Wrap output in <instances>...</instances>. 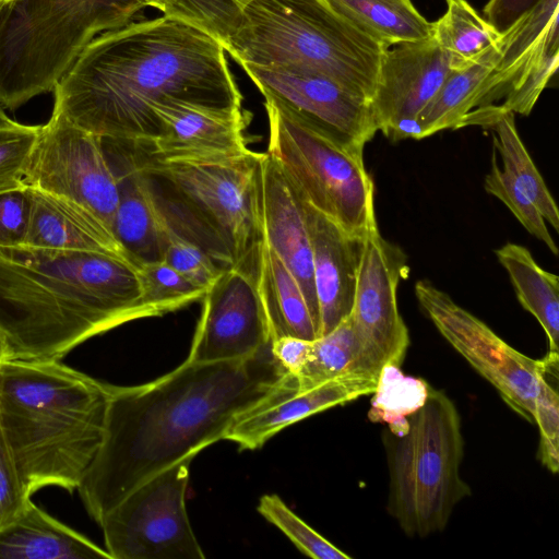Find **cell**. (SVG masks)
Here are the masks:
<instances>
[{"mask_svg": "<svg viewBox=\"0 0 559 559\" xmlns=\"http://www.w3.org/2000/svg\"><path fill=\"white\" fill-rule=\"evenodd\" d=\"M202 311L187 360L242 359L271 344L266 313L257 285V269L222 272L203 296Z\"/></svg>", "mask_w": 559, "mask_h": 559, "instance_id": "obj_15", "label": "cell"}, {"mask_svg": "<svg viewBox=\"0 0 559 559\" xmlns=\"http://www.w3.org/2000/svg\"><path fill=\"white\" fill-rule=\"evenodd\" d=\"M139 168L168 225L223 270L258 267L263 242L264 153L211 158H160L144 151Z\"/></svg>", "mask_w": 559, "mask_h": 559, "instance_id": "obj_5", "label": "cell"}, {"mask_svg": "<svg viewBox=\"0 0 559 559\" xmlns=\"http://www.w3.org/2000/svg\"><path fill=\"white\" fill-rule=\"evenodd\" d=\"M288 376L270 344L242 359H186L145 384H108L103 440L78 487L90 516L99 524L145 479L224 439L239 416L277 392Z\"/></svg>", "mask_w": 559, "mask_h": 559, "instance_id": "obj_1", "label": "cell"}, {"mask_svg": "<svg viewBox=\"0 0 559 559\" xmlns=\"http://www.w3.org/2000/svg\"><path fill=\"white\" fill-rule=\"evenodd\" d=\"M160 123L158 138L147 152L160 158H211L231 156L247 148L241 110H219L179 100L154 108Z\"/></svg>", "mask_w": 559, "mask_h": 559, "instance_id": "obj_19", "label": "cell"}, {"mask_svg": "<svg viewBox=\"0 0 559 559\" xmlns=\"http://www.w3.org/2000/svg\"><path fill=\"white\" fill-rule=\"evenodd\" d=\"M257 509L305 555L314 559L350 558L295 514L277 495L262 496Z\"/></svg>", "mask_w": 559, "mask_h": 559, "instance_id": "obj_35", "label": "cell"}, {"mask_svg": "<svg viewBox=\"0 0 559 559\" xmlns=\"http://www.w3.org/2000/svg\"><path fill=\"white\" fill-rule=\"evenodd\" d=\"M186 457L138 485L99 522L111 559H203L191 527Z\"/></svg>", "mask_w": 559, "mask_h": 559, "instance_id": "obj_10", "label": "cell"}, {"mask_svg": "<svg viewBox=\"0 0 559 559\" xmlns=\"http://www.w3.org/2000/svg\"><path fill=\"white\" fill-rule=\"evenodd\" d=\"M472 124L488 127L495 132L493 146L500 153L503 170L512 176L536 204L545 221L558 231L557 204L518 133L514 114L500 111L495 105L478 107L464 118L460 127Z\"/></svg>", "mask_w": 559, "mask_h": 559, "instance_id": "obj_26", "label": "cell"}, {"mask_svg": "<svg viewBox=\"0 0 559 559\" xmlns=\"http://www.w3.org/2000/svg\"><path fill=\"white\" fill-rule=\"evenodd\" d=\"M347 373L374 377L362 364L349 316L332 331L312 341L309 358L295 378L298 390H306Z\"/></svg>", "mask_w": 559, "mask_h": 559, "instance_id": "obj_31", "label": "cell"}, {"mask_svg": "<svg viewBox=\"0 0 559 559\" xmlns=\"http://www.w3.org/2000/svg\"><path fill=\"white\" fill-rule=\"evenodd\" d=\"M28 215L27 187L0 193V247L23 246Z\"/></svg>", "mask_w": 559, "mask_h": 559, "instance_id": "obj_42", "label": "cell"}, {"mask_svg": "<svg viewBox=\"0 0 559 559\" xmlns=\"http://www.w3.org/2000/svg\"><path fill=\"white\" fill-rule=\"evenodd\" d=\"M378 378L347 373L316 386L298 390L297 380L289 376L265 402L239 416L224 439L241 450L260 449L267 440L288 426L307 417L343 405L376 391Z\"/></svg>", "mask_w": 559, "mask_h": 559, "instance_id": "obj_17", "label": "cell"}, {"mask_svg": "<svg viewBox=\"0 0 559 559\" xmlns=\"http://www.w3.org/2000/svg\"><path fill=\"white\" fill-rule=\"evenodd\" d=\"M311 343L301 337L284 335L272 340L271 352L287 373L297 377L309 358Z\"/></svg>", "mask_w": 559, "mask_h": 559, "instance_id": "obj_43", "label": "cell"}, {"mask_svg": "<svg viewBox=\"0 0 559 559\" xmlns=\"http://www.w3.org/2000/svg\"><path fill=\"white\" fill-rule=\"evenodd\" d=\"M40 126L14 122L0 127V193L22 189Z\"/></svg>", "mask_w": 559, "mask_h": 559, "instance_id": "obj_38", "label": "cell"}, {"mask_svg": "<svg viewBox=\"0 0 559 559\" xmlns=\"http://www.w3.org/2000/svg\"><path fill=\"white\" fill-rule=\"evenodd\" d=\"M559 66V43L552 44L540 52L511 85L501 105H495L500 111H511L528 116L542 92L548 85Z\"/></svg>", "mask_w": 559, "mask_h": 559, "instance_id": "obj_37", "label": "cell"}, {"mask_svg": "<svg viewBox=\"0 0 559 559\" xmlns=\"http://www.w3.org/2000/svg\"><path fill=\"white\" fill-rule=\"evenodd\" d=\"M224 49L239 64L323 74L370 102L384 50L323 0H254Z\"/></svg>", "mask_w": 559, "mask_h": 559, "instance_id": "obj_6", "label": "cell"}, {"mask_svg": "<svg viewBox=\"0 0 559 559\" xmlns=\"http://www.w3.org/2000/svg\"><path fill=\"white\" fill-rule=\"evenodd\" d=\"M5 359V350H4V346L0 340V362L3 361Z\"/></svg>", "mask_w": 559, "mask_h": 559, "instance_id": "obj_47", "label": "cell"}, {"mask_svg": "<svg viewBox=\"0 0 559 559\" xmlns=\"http://www.w3.org/2000/svg\"><path fill=\"white\" fill-rule=\"evenodd\" d=\"M484 187L489 194L506 204L530 234L543 241L555 255L558 254L540 211L512 176L498 167L496 154L492 155L491 169L485 177Z\"/></svg>", "mask_w": 559, "mask_h": 559, "instance_id": "obj_36", "label": "cell"}, {"mask_svg": "<svg viewBox=\"0 0 559 559\" xmlns=\"http://www.w3.org/2000/svg\"><path fill=\"white\" fill-rule=\"evenodd\" d=\"M534 424L539 430L540 463L556 474L559 469V397L547 376L542 380L535 400Z\"/></svg>", "mask_w": 559, "mask_h": 559, "instance_id": "obj_40", "label": "cell"}, {"mask_svg": "<svg viewBox=\"0 0 559 559\" xmlns=\"http://www.w3.org/2000/svg\"><path fill=\"white\" fill-rule=\"evenodd\" d=\"M118 182L112 234L135 267L160 261L170 230L128 142L102 139Z\"/></svg>", "mask_w": 559, "mask_h": 559, "instance_id": "obj_18", "label": "cell"}, {"mask_svg": "<svg viewBox=\"0 0 559 559\" xmlns=\"http://www.w3.org/2000/svg\"><path fill=\"white\" fill-rule=\"evenodd\" d=\"M9 0H0V9L8 2Z\"/></svg>", "mask_w": 559, "mask_h": 559, "instance_id": "obj_48", "label": "cell"}, {"mask_svg": "<svg viewBox=\"0 0 559 559\" xmlns=\"http://www.w3.org/2000/svg\"><path fill=\"white\" fill-rule=\"evenodd\" d=\"M301 200L311 241L321 336L352 312L364 238L348 235Z\"/></svg>", "mask_w": 559, "mask_h": 559, "instance_id": "obj_20", "label": "cell"}, {"mask_svg": "<svg viewBox=\"0 0 559 559\" xmlns=\"http://www.w3.org/2000/svg\"><path fill=\"white\" fill-rule=\"evenodd\" d=\"M29 500L0 428V528L12 522Z\"/></svg>", "mask_w": 559, "mask_h": 559, "instance_id": "obj_41", "label": "cell"}, {"mask_svg": "<svg viewBox=\"0 0 559 559\" xmlns=\"http://www.w3.org/2000/svg\"><path fill=\"white\" fill-rule=\"evenodd\" d=\"M142 300L154 317L176 311L201 298L206 289L177 272L163 260L136 267Z\"/></svg>", "mask_w": 559, "mask_h": 559, "instance_id": "obj_33", "label": "cell"}, {"mask_svg": "<svg viewBox=\"0 0 559 559\" xmlns=\"http://www.w3.org/2000/svg\"><path fill=\"white\" fill-rule=\"evenodd\" d=\"M389 468L386 509L411 537L444 530L455 506L471 496L461 476L464 438L453 401L430 386L428 396L408 416L406 430L383 436Z\"/></svg>", "mask_w": 559, "mask_h": 559, "instance_id": "obj_8", "label": "cell"}, {"mask_svg": "<svg viewBox=\"0 0 559 559\" xmlns=\"http://www.w3.org/2000/svg\"><path fill=\"white\" fill-rule=\"evenodd\" d=\"M109 390L60 360L0 362V428L29 496L78 489L104 435Z\"/></svg>", "mask_w": 559, "mask_h": 559, "instance_id": "obj_4", "label": "cell"}, {"mask_svg": "<svg viewBox=\"0 0 559 559\" xmlns=\"http://www.w3.org/2000/svg\"><path fill=\"white\" fill-rule=\"evenodd\" d=\"M252 1L254 0H175L164 15L191 24L225 47Z\"/></svg>", "mask_w": 559, "mask_h": 559, "instance_id": "obj_34", "label": "cell"}, {"mask_svg": "<svg viewBox=\"0 0 559 559\" xmlns=\"http://www.w3.org/2000/svg\"><path fill=\"white\" fill-rule=\"evenodd\" d=\"M53 93V114L102 139L147 146L160 133L154 108L164 102L242 109L223 45L168 15L96 36Z\"/></svg>", "mask_w": 559, "mask_h": 559, "instance_id": "obj_2", "label": "cell"}, {"mask_svg": "<svg viewBox=\"0 0 559 559\" xmlns=\"http://www.w3.org/2000/svg\"><path fill=\"white\" fill-rule=\"evenodd\" d=\"M24 185L82 205L112 233L119 191L103 140L64 117L40 126Z\"/></svg>", "mask_w": 559, "mask_h": 559, "instance_id": "obj_12", "label": "cell"}, {"mask_svg": "<svg viewBox=\"0 0 559 559\" xmlns=\"http://www.w3.org/2000/svg\"><path fill=\"white\" fill-rule=\"evenodd\" d=\"M263 237L299 284L319 336L311 241L300 195L266 152L262 163Z\"/></svg>", "mask_w": 559, "mask_h": 559, "instance_id": "obj_21", "label": "cell"}, {"mask_svg": "<svg viewBox=\"0 0 559 559\" xmlns=\"http://www.w3.org/2000/svg\"><path fill=\"white\" fill-rule=\"evenodd\" d=\"M257 285L272 340L284 335L308 341L318 337L317 326L299 284L264 239L258 257Z\"/></svg>", "mask_w": 559, "mask_h": 559, "instance_id": "obj_25", "label": "cell"}, {"mask_svg": "<svg viewBox=\"0 0 559 559\" xmlns=\"http://www.w3.org/2000/svg\"><path fill=\"white\" fill-rule=\"evenodd\" d=\"M335 13L383 48L430 38L429 22L412 0H323Z\"/></svg>", "mask_w": 559, "mask_h": 559, "instance_id": "obj_27", "label": "cell"}, {"mask_svg": "<svg viewBox=\"0 0 559 559\" xmlns=\"http://www.w3.org/2000/svg\"><path fill=\"white\" fill-rule=\"evenodd\" d=\"M15 121L10 119L8 115L3 111L2 107L0 106V127H5L13 124Z\"/></svg>", "mask_w": 559, "mask_h": 559, "instance_id": "obj_46", "label": "cell"}, {"mask_svg": "<svg viewBox=\"0 0 559 559\" xmlns=\"http://www.w3.org/2000/svg\"><path fill=\"white\" fill-rule=\"evenodd\" d=\"M430 385L420 378L405 376L400 367L386 365L381 369L376 391L372 393L368 418L384 423L392 435H402L408 416L425 403Z\"/></svg>", "mask_w": 559, "mask_h": 559, "instance_id": "obj_32", "label": "cell"}, {"mask_svg": "<svg viewBox=\"0 0 559 559\" xmlns=\"http://www.w3.org/2000/svg\"><path fill=\"white\" fill-rule=\"evenodd\" d=\"M452 70L432 37L384 48L371 108L378 131L393 141L419 139L417 117Z\"/></svg>", "mask_w": 559, "mask_h": 559, "instance_id": "obj_16", "label": "cell"}, {"mask_svg": "<svg viewBox=\"0 0 559 559\" xmlns=\"http://www.w3.org/2000/svg\"><path fill=\"white\" fill-rule=\"evenodd\" d=\"M508 272L521 306L533 314L546 333L549 352L558 353L559 278L537 264L530 250L508 242L495 250Z\"/></svg>", "mask_w": 559, "mask_h": 559, "instance_id": "obj_29", "label": "cell"}, {"mask_svg": "<svg viewBox=\"0 0 559 559\" xmlns=\"http://www.w3.org/2000/svg\"><path fill=\"white\" fill-rule=\"evenodd\" d=\"M415 295L445 341L497 389L513 411L534 424L540 382L558 370V353L548 352L542 359L520 353L429 281L416 282Z\"/></svg>", "mask_w": 559, "mask_h": 559, "instance_id": "obj_11", "label": "cell"}, {"mask_svg": "<svg viewBox=\"0 0 559 559\" xmlns=\"http://www.w3.org/2000/svg\"><path fill=\"white\" fill-rule=\"evenodd\" d=\"M558 20L559 0H538L502 31L500 57L484 82L476 108L493 105L504 97L528 64L559 41Z\"/></svg>", "mask_w": 559, "mask_h": 559, "instance_id": "obj_23", "label": "cell"}, {"mask_svg": "<svg viewBox=\"0 0 559 559\" xmlns=\"http://www.w3.org/2000/svg\"><path fill=\"white\" fill-rule=\"evenodd\" d=\"M447 11L432 22L431 37L452 59V69L477 60L497 44L502 32L466 1L447 0Z\"/></svg>", "mask_w": 559, "mask_h": 559, "instance_id": "obj_30", "label": "cell"}, {"mask_svg": "<svg viewBox=\"0 0 559 559\" xmlns=\"http://www.w3.org/2000/svg\"><path fill=\"white\" fill-rule=\"evenodd\" d=\"M162 260L206 290L224 271L203 249L178 235L171 227Z\"/></svg>", "mask_w": 559, "mask_h": 559, "instance_id": "obj_39", "label": "cell"}, {"mask_svg": "<svg viewBox=\"0 0 559 559\" xmlns=\"http://www.w3.org/2000/svg\"><path fill=\"white\" fill-rule=\"evenodd\" d=\"M154 317L138 269L99 252L0 247L5 359L60 360L84 341Z\"/></svg>", "mask_w": 559, "mask_h": 559, "instance_id": "obj_3", "label": "cell"}, {"mask_svg": "<svg viewBox=\"0 0 559 559\" xmlns=\"http://www.w3.org/2000/svg\"><path fill=\"white\" fill-rule=\"evenodd\" d=\"M267 153L298 194L353 237L377 224L374 185L364 147L344 142L270 99Z\"/></svg>", "mask_w": 559, "mask_h": 559, "instance_id": "obj_9", "label": "cell"}, {"mask_svg": "<svg viewBox=\"0 0 559 559\" xmlns=\"http://www.w3.org/2000/svg\"><path fill=\"white\" fill-rule=\"evenodd\" d=\"M151 0H9L0 9V106L52 92L97 35L131 22Z\"/></svg>", "mask_w": 559, "mask_h": 559, "instance_id": "obj_7", "label": "cell"}, {"mask_svg": "<svg viewBox=\"0 0 559 559\" xmlns=\"http://www.w3.org/2000/svg\"><path fill=\"white\" fill-rule=\"evenodd\" d=\"M28 194L29 215L23 246L99 252L128 261L111 230L88 210L38 189L28 188Z\"/></svg>", "mask_w": 559, "mask_h": 559, "instance_id": "obj_22", "label": "cell"}, {"mask_svg": "<svg viewBox=\"0 0 559 559\" xmlns=\"http://www.w3.org/2000/svg\"><path fill=\"white\" fill-rule=\"evenodd\" d=\"M499 41L477 60L451 70L436 95L417 117L419 139L444 129L460 128L464 118L478 106L484 82L500 57Z\"/></svg>", "mask_w": 559, "mask_h": 559, "instance_id": "obj_28", "label": "cell"}, {"mask_svg": "<svg viewBox=\"0 0 559 559\" xmlns=\"http://www.w3.org/2000/svg\"><path fill=\"white\" fill-rule=\"evenodd\" d=\"M240 66L264 99L334 138L364 147L378 132L370 100L335 80L297 68Z\"/></svg>", "mask_w": 559, "mask_h": 559, "instance_id": "obj_14", "label": "cell"}, {"mask_svg": "<svg viewBox=\"0 0 559 559\" xmlns=\"http://www.w3.org/2000/svg\"><path fill=\"white\" fill-rule=\"evenodd\" d=\"M111 559L106 549L59 522L29 500L0 528V559Z\"/></svg>", "mask_w": 559, "mask_h": 559, "instance_id": "obj_24", "label": "cell"}, {"mask_svg": "<svg viewBox=\"0 0 559 559\" xmlns=\"http://www.w3.org/2000/svg\"><path fill=\"white\" fill-rule=\"evenodd\" d=\"M538 0H488L484 17L500 32L509 27L519 16Z\"/></svg>", "mask_w": 559, "mask_h": 559, "instance_id": "obj_44", "label": "cell"}, {"mask_svg": "<svg viewBox=\"0 0 559 559\" xmlns=\"http://www.w3.org/2000/svg\"><path fill=\"white\" fill-rule=\"evenodd\" d=\"M407 272L403 250L380 235L378 224L372 225L364 237L349 317L362 364L377 378L386 365L401 367L409 346L396 299L399 283Z\"/></svg>", "mask_w": 559, "mask_h": 559, "instance_id": "obj_13", "label": "cell"}, {"mask_svg": "<svg viewBox=\"0 0 559 559\" xmlns=\"http://www.w3.org/2000/svg\"><path fill=\"white\" fill-rule=\"evenodd\" d=\"M174 2L175 0H151V7L166 14Z\"/></svg>", "mask_w": 559, "mask_h": 559, "instance_id": "obj_45", "label": "cell"}]
</instances>
